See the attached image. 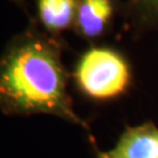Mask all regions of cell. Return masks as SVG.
Wrapping results in <instances>:
<instances>
[{
  "instance_id": "6da1fadb",
  "label": "cell",
  "mask_w": 158,
  "mask_h": 158,
  "mask_svg": "<svg viewBox=\"0 0 158 158\" xmlns=\"http://www.w3.org/2000/svg\"><path fill=\"white\" fill-rule=\"evenodd\" d=\"M0 110L54 115L85 127L73 109L56 47L33 31L17 35L0 57Z\"/></svg>"
},
{
  "instance_id": "7a4b0ae2",
  "label": "cell",
  "mask_w": 158,
  "mask_h": 158,
  "mask_svg": "<svg viewBox=\"0 0 158 158\" xmlns=\"http://www.w3.org/2000/svg\"><path fill=\"white\" fill-rule=\"evenodd\" d=\"M75 77L85 95L96 100H107L125 90L130 73L124 59L116 52L93 48L81 57Z\"/></svg>"
},
{
  "instance_id": "3957f363",
  "label": "cell",
  "mask_w": 158,
  "mask_h": 158,
  "mask_svg": "<svg viewBox=\"0 0 158 158\" xmlns=\"http://www.w3.org/2000/svg\"><path fill=\"white\" fill-rule=\"evenodd\" d=\"M97 158H158V128L151 123L129 128L116 145L97 151Z\"/></svg>"
},
{
  "instance_id": "277c9868",
  "label": "cell",
  "mask_w": 158,
  "mask_h": 158,
  "mask_svg": "<svg viewBox=\"0 0 158 158\" xmlns=\"http://www.w3.org/2000/svg\"><path fill=\"white\" fill-rule=\"evenodd\" d=\"M111 15V0H79L75 23L80 33L93 39L104 32Z\"/></svg>"
},
{
  "instance_id": "5b68a950",
  "label": "cell",
  "mask_w": 158,
  "mask_h": 158,
  "mask_svg": "<svg viewBox=\"0 0 158 158\" xmlns=\"http://www.w3.org/2000/svg\"><path fill=\"white\" fill-rule=\"evenodd\" d=\"M79 0H38V15L42 26L51 33L68 28L76 19Z\"/></svg>"
},
{
  "instance_id": "8992f818",
  "label": "cell",
  "mask_w": 158,
  "mask_h": 158,
  "mask_svg": "<svg viewBox=\"0 0 158 158\" xmlns=\"http://www.w3.org/2000/svg\"><path fill=\"white\" fill-rule=\"evenodd\" d=\"M11 1H13V2H14V4H17V5H19L20 7H23V6H25L23 0H11Z\"/></svg>"
},
{
  "instance_id": "52a82bcc",
  "label": "cell",
  "mask_w": 158,
  "mask_h": 158,
  "mask_svg": "<svg viewBox=\"0 0 158 158\" xmlns=\"http://www.w3.org/2000/svg\"><path fill=\"white\" fill-rule=\"evenodd\" d=\"M150 2H152V4H158V0H149Z\"/></svg>"
}]
</instances>
